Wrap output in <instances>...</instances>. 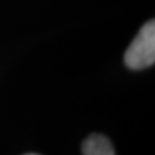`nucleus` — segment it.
<instances>
[{
	"label": "nucleus",
	"mask_w": 155,
	"mask_h": 155,
	"mask_svg": "<svg viewBox=\"0 0 155 155\" xmlns=\"http://www.w3.org/2000/svg\"><path fill=\"white\" fill-rule=\"evenodd\" d=\"M124 62L132 70H142L155 62V23L149 21L138 31L124 54Z\"/></svg>",
	"instance_id": "1"
},
{
	"label": "nucleus",
	"mask_w": 155,
	"mask_h": 155,
	"mask_svg": "<svg viewBox=\"0 0 155 155\" xmlns=\"http://www.w3.org/2000/svg\"><path fill=\"white\" fill-rule=\"evenodd\" d=\"M27 155H35V154H27Z\"/></svg>",
	"instance_id": "3"
},
{
	"label": "nucleus",
	"mask_w": 155,
	"mask_h": 155,
	"mask_svg": "<svg viewBox=\"0 0 155 155\" xmlns=\"http://www.w3.org/2000/svg\"><path fill=\"white\" fill-rule=\"evenodd\" d=\"M83 155H115L110 140L102 134H91L81 145Z\"/></svg>",
	"instance_id": "2"
}]
</instances>
